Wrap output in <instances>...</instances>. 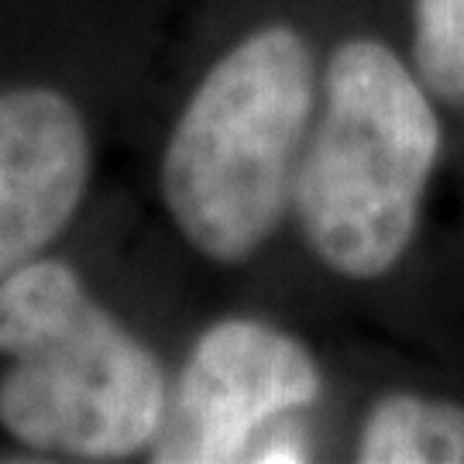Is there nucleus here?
I'll list each match as a JSON object with an SVG mask.
<instances>
[{
	"label": "nucleus",
	"instance_id": "4",
	"mask_svg": "<svg viewBox=\"0 0 464 464\" xmlns=\"http://www.w3.org/2000/svg\"><path fill=\"white\" fill-rule=\"evenodd\" d=\"M316 396L320 368L303 341L266 320H220L197 337L169 392L151 461H255V437Z\"/></svg>",
	"mask_w": 464,
	"mask_h": 464
},
{
	"label": "nucleus",
	"instance_id": "2",
	"mask_svg": "<svg viewBox=\"0 0 464 464\" xmlns=\"http://www.w3.org/2000/svg\"><path fill=\"white\" fill-rule=\"evenodd\" d=\"M437 155L440 121L420 76L375 38L344 42L293 183L303 241L344 279H382L413 241Z\"/></svg>",
	"mask_w": 464,
	"mask_h": 464
},
{
	"label": "nucleus",
	"instance_id": "5",
	"mask_svg": "<svg viewBox=\"0 0 464 464\" xmlns=\"http://www.w3.org/2000/svg\"><path fill=\"white\" fill-rule=\"evenodd\" d=\"M90 183V134L45 86L0 90V282L69 227Z\"/></svg>",
	"mask_w": 464,
	"mask_h": 464
},
{
	"label": "nucleus",
	"instance_id": "1",
	"mask_svg": "<svg viewBox=\"0 0 464 464\" xmlns=\"http://www.w3.org/2000/svg\"><path fill=\"white\" fill-rule=\"evenodd\" d=\"M314 114V55L289 24L241 38L203 76L162 155L169 217L217 266H241L293 203Z\"/></svg>",
	"mask_w": 464,
	"mask_h": 464
},
{
	"label": "nucleus",
	"instance_id": "3",
	"mask_svg": "<svg viewBox=\"0 0 464 464\" xmlns=\"http://www.w3.org/2000/svg\"><path fill=\"white\" fill-rule=\"evenodd\" d=\"M0 427L24 448L117 461L162 423V362L66 262H28L0 282Z\"/></svg>",
	"mask_w": 464,
	"mask_h": 464
},
{
	"label": "nucleus",
	"instance_id": "7",
	"mask_svg": "<svg viewBox=\"0 0 464 464\" xmlns=\"http://www.w3.org/2000/svg\"><path fill=\"white\" fill-rule=\"evenodd\" d=\"M413 66L427 93L464 111V0H416Z\"/></svg>",
	"mask_w": 464,
	"mask_h": 464
},
{
	"label": "nucleus",
	"instance_id": "6",
	"mask_svg": "<svg viewBox=\"0 0 464 464\" xmlns=\"http://www.w3.org/2000/svg\"><path fill=\"white\" fill-rule=\"evenodd\" d=\"M354 458L362 464H464V406L389 392L368 410Z\"/></svg>",
	"mask_w": 464,
	"mask_h": 464
}]
</instances>
